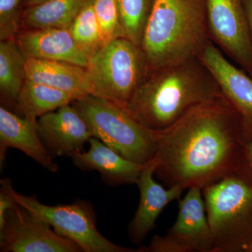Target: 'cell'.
I'll return each mask as SVG.
<instances>
[{
	"label": "cell",
	"mask_w": 252,
	"mask_h": 252,
	"mask_svg": "<svg viewBox=\"0 0 252 252\" xmlns=\"http://www.w3.org/2000/svg\"><path fill=\"white\" fill-rule=\"evenodd\" d=\"M154 133V175L167 188L184 190H203L236 172L245 144L238 113L223 94L199 104L170 127Z\"/></svg>",
	"instance_id": "6da1fadb"
},
{
	"label": "cell",
	"mask_w": 252,
	"mask_h": 252,
	"mask_svg": "<svg viewBox=\"0 0 252 252\" xmlns=\"http://www.w3.org/2000/svg\"><path fill=\"white\" fill-rule=\"evenodd\" d=\"M222 94L197 58L149 71L126 109L146 128L160 132L194 107Z\"/></svg>",
	"instance_id": "7a4b0ae2"
},
{
	"label": "cell",
	"mask_w": 252,
	"mask_h": 252,
	"mask_svg": "<svg viewBox=\"0 0 252 252\" xmlns=\"http://www.w3.org/2000/svg\"><path fill=\"white\" fill-rule=\"evenodd\" d=\"M209 41L205 0H156L141 48L154 70L197 59Z\"/></svg>",
	"instance_id": "3957f363"
},
{
	"label": "cell",
	"mask_w": 252,
	"mask_h": 252,
	"mask_svg": "<svg viewBox=\"0 0 252 252\" xmlns=\"http://www.w3.org/2000/svg\"><path fill=\"white\" fill-rule=\"evenodd\" d=\"M212 252H252V182L235 172L202 190Z\"/></svg>",
	"instance_id": "277c9868"
},
{
	"label": "cell",
	"mask_w": 252,
	"mask_h": 252,
	"mask_svg": "<svg viewBox=\"0 0 252 252\" xmlns=\"http://www.w3.org/2000/svg\"><path fill=\"white\" fill-rule=\"evenodd\" d=\"M72 104L85 119L94 137L125 158L144 165L155 157V133L141 125L126 108L94 94L75 99Z\"/></svg>",
	"instance_id": "5b68a950"
},
{
	"label": "cell",
	"mask_w": 252,
	"mask_h": 252,
	"mask_svg": "<svg viewBox=\"0 0 252 252\" xmlns=\"http://www.w3.org/2000/svg\"><path fill=\"white\" fill-rule=\"evenodd\" d=\"M86 69L94 95L124 108L150 71L143 50L126 37L104 46L90 60Z\"/></svg>",
	"instance_id": "8992f818"
},
{
	"label": "cell",
	"mask_w": 252,
	"mask_h": 252,
	"mask_svg": "<svg viewBox=\"0 0 252 252\" xmlns=\"http://www.w3.org/2000/svg\"><path fill=\"white\" fill-rule=\"evenodd\" d=\"M1 183L7 188L16 203L45 220L60 234L74 240L85 252H139V249L124 248L109 241L96 227L93 207L86 202L49 206L41 203L35 196L16 192L9 179Z\"/></svg>",
	"instance_id": "52a82bcc"
},
{
	"label": "cell",
	"mask_w": 252,
	"mask_h": 252,
	"mask_svg": "<svg viewBox=\"0 0 252 252\" xmlns=\"http://www.w3.org/2000/svg\"><path fill=\"white\" fill-rule=\"evenodd\" d=\"M139 252H212L211 230L202 189L190 188L179 201L177 220L167 234L155 235Z\"/></svg>",
	"instance_id": "ba28073f"
},
{
	"label": "cell",
	"mask_w": 252,
	"mask_h": 252,
	"mask_svg": "<svg viewBox=\"0 0 252 252\" xmlns=\"http://www.w3.org/2000/svg\"><path fill=\"white\" fill-rule=\"evenodd\" d=\"M210 40L252 77V43L244 0H205Z\"/></svg>",
	"instance_id": "9c48e42d"
},
{
	"label": "cell",
	"mask_w": 252,
	"mask_h": 252,
	"mask_svg": "<svg viewBox=\"0 0 252 252\" xmlns=\"http://www.w3.org/2000/svg\"><path fill=\"white\" fill-rule=\"evenodd\" d=\"M1 252H81L71 239L60 234L51 225L16 203L6 213L0 228Z\"/></svg>",
	"instance_id": "30bf717a"
},
{
	"label": "cell",
	"mask_w": 252,
	"mask_h": 252,
	"mask_svg": "<svg viewBox=\"0 0 252 252\" xmlns=\"http://www.w3.org/2000/svg\"><path fill=\"white\" fill-rule=\"evenodd\" d=\"M198 58L238 113L244 142H252V77L242 68L232 64L211 40Z\"/></svg>",
	"instance_id": "8fae6325"
},
{
	"label": "cell",
	"mask_w": 252,
	"mask_h": 252,
	"mask_svg": "<svg viewBox=\"0 0 252 252\" xmlns=\"http://www.w3.org/2000/svg\"><path fill=\"white\" fill-rule=\"evenodd\" d=\"M36 124L41 141L54 158L84 152V144L94 137L85 119L72 103L41 116Z\"/></svg>",
	"instance_id": "7c38bea8"
},
{
	"label": "cell",
	"mask_w": 252,
	"mask_h": 252,
	"mask_svg": "<svg viewBox=\"0 0 252 252\" xmlns=\"http://www.w3.org/2000/svg\"><path fill=\"white\" fill-rule=\"evenodd\" d=\"M157 161L155 157L144 165L137 185L140 192L139 206L131 220L127 234L134 245H140L155 228L156 221L163 209L180 198L184 189L180 187L165 189L154 179Z\"/></svg>",
	"instance_id": "4fadbf2b"
},
{
	"label": "cell",
	"mask_w": 252,
	"mask_h": 252,
	"mask_svg": "<svg viewBox=\"0 0 252 252\" xmlns=\"http://www.w3.org/2000/svg\"><path fill=\"white\" fill-rule=\"evenodd\" d=\"M15 40L26 60H49L86 68L89 66V59L76 44L69 30L21 29Z\"/></svg>",
	"instance_id": "5bb4252c"
},
{
	"label": "cell",
	"mask_w": 252,
	"mask_h": 252,
	"mask_svg": "<svg viewBox=\"0 0 252 252\" xmlns=\"http://www.w3.org/2000/svg\"><path fill=\"white\" fill-rule=\"evenodd\" d=\"M21 151L51 172L59 166L46 149L38 132L37 124L21 117L6 107H0V166L4 165L8 149Z\"/></svg>",
	"instance_id": "9a60e30c"
},
{
	"label": "cell",
	"mask_w": 252,
	"mask_h": 252,
	"mask_svg": "<svg viewBox=\"0 0 252 252\" xmlns=\"http://www.w3.org/2000/svg\"><path fill=\"white\" fill-rule=\"evenodd\" d=\"M90 148L86 152L72 155V161L83 170H96L109 185L116 187L137 184L144 165L127 160L98 139L91 137Z\"/></svg>",
	"instance_id": "2e32d148"
},
{
	"label": "cell",
	"mask_w": 252,
	"mask_h": 252,
	"mask_svg": "<svg viewBox=\"0 0 252 252\" xmlns=\"http://www.w3.org/2000/svg\"><path fill=\"white\" fill-rule=\"evenodd\" d=\"M26 79L59 89L74 99L94 94L86 67L63 61L31 59L26 61Z\"/></svg>",
	"instance_id": "e0dca14e"
},
{
	"label": "cell",
	"mask_w": 252,
	"mask_h": 252,
	"mask_svg": "<svg viewBox=\"0 0 252 252\" xmlns=\"http://www.w3.org/2000/svg\"><path fill=\"white\" fill-rule=\"evenodd\" d=\"M94 0H47L24 8L21 29L60 28L69 30L85 6Z\"/></svg>",
	"instance_id": "ac0fdd59"
},
{
	"label": "cell",
	"mask_w": 252,
	"mask_h": 252,
	"mask_svg": "<svg viewBox=\"0 0 252 252\" xmlns=\"http://www.w3.org/2000/svg\"><path fill=\"white\" fill-rule=\"evenodd\" d=\"M26 61L15 39L0 41V94L6 108L16 109L18 94L26 80Z\"/></svg>",
	"instance_id": "d6986e66"
},
{
	"label": "cell",
	"mask_w": 252,
	"mask_h": 252,
	"mask_svg": "<svg viewBox=\"0 0 252 252\" xmlns=\"http://www.w3.org/2000/svg\"><path fill=\"white\" fill-rule=\"evenodd\" d=\"M75 100L64 91L26 79L18 94L16 109L21 117L33 122L41 116Z\"/></svg>",
	"instance_id": "ffe728a7"
},
{
	"label": "cell",
	"mask_w": 252,
	"mask_h": 252,
	"mask_svg": "<svg viewBox=\"0 0 252 252\" xmlns=\"http://www.w3.org/2000/svg\"><path fill=\"white\" fill-rule=\"evenodd\" d=\"M125 37L140 46L156 0H116Z\"/></svg>",
	"instance_id": "44dd1931"
},
{
	"label": "cell",
	"mask_w": 252,
	"mask_h": 252,
	"mask_svg": "<svg viewBox=\"0 0 252 252\" xmlns=\"http://www.w3.org/2000/svg\"><path fill=\"white\" fill-rule=\"evenodd\" d=\"M94 1L82 9L69 29L76 44L89 61L104 47Z\"/></svg>",
	"instance_id": "7402d4cb"
},
{
	"label": "cell",
	"mask_w": 252,
	"mask_h": 252,
	"mask_svg": "<svg viewBox=\"0 0 252 252\" xmlns=\"http://www.w3.org/2000/svg\"><path fill=\"white\" fill-rule=\"evenodd\" d=\"M94 7L104 46L114 39L125 37L116 0H94Z\"/></svg>",
	"instance_id": "603a6c76"
},
{
	"label": "cell",
	"mask_w": 252,
	"mask_h": 252,
	"mask_svg": "<svg viewBox=\"0 0 252 252\" xmlns=\"http://www.w3.org/2000/svg\"><path fill=\"white\" fill-rule=\"evenodd\" d=\"M23 0H0V41L15 39L21 30Z\"/></svg>",
	"instance_id": "cb8c5ba5"
},
{
	"label": "cell",
	"mask_w": 252,
	"mask_h": 252,
	"mask_svg": "<svg viewBox=\"0 0 252 252\" xmlns=\"http://www.w3.org/2000/svg\"><path fill=\"white\" fill-rule=\"evenodd\" d=\"M252 182V142L245 143L237 172Z\"/></svg>",
	"instance_id": "d4e9b609"
},
{
	"label": "cell",
	"mask_w": 252,
	"mask_h": 252,
	"mask_svg": "<svg viewBox=\"0 0 252 252\" xmlns=\"http://www.w3.org/2000/svg\"><path fill=\"white\" fill-rule=\"evenodd\" d=\"M1 190H0V228H1L4 224L6 212L16 204L6 186L1 182Z\"/></svg>",
	"instance_id": "484cf974"
},
{
	"label": "cell",
	"mask_w": 252,
	"mask_h": 252,
	"mask_svg": "<svg viewBox=\"0 0 252 252\" xmlns=\"http://www.w3.org/2000/svg\"><path fill=\"white\" fill-rule=\"evenodd\" d=\"M245 1V8H246L247 16L250 28V36L252 43V0H244Z\"/></svg>",
	"instance_id": "4316f807"
},
{
	"label": "cell",
	"mask_w": 252,
	"mask_h": 252,
	"mask_svg": "<svg viewBox=\"0 0 252 252\" xmlns=\"http://www.w3.org/2000/svg\"><path fill=\"white\" fill-rule=\"evenodd\" d=\"M46 1L47 0H23V8L24 9V8L30 7Z\"/></svg>",
	"instance_id": "83f0119b"
}]
</instances>
